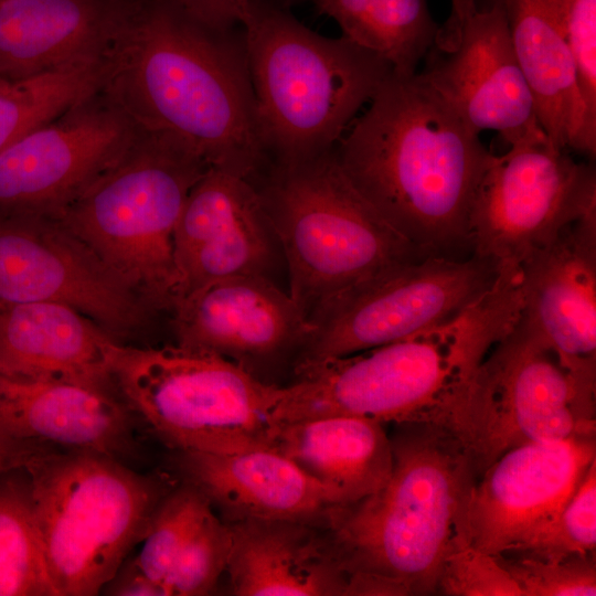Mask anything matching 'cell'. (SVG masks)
<instances>
[{
  "label": "cell",
  "mask_w": 596,
  "mask_h": 596,
  "mask_svg": "<svg viewBox=\"0 0 596 596\" xmlns=\"http://www.w3.org/2000/svg\"><path fill=\"white\" fill-rule=\"evenodd\" d=\"M102 68L99 89L141 131L248 180L268 164L242 25L214 31L135 0Z\"/></svg>",
  "instance_id": "obj_1"
},
{
  "label": "cell",
  "mask_w": 596,
  "mask_h": 596,
  "mask_svg": "<svg viewBox=\"0 0 596 596\" xmlns=\"http://www.w3.org/2000/svg\"><path fill=\"white\" fill-rule=\"evenodd\" d=\"M479 135L418 73H392L334 156L354 189L418 251L462 258L472 253V205L492 157Z\"/></svg>",
  "instance_id": "obj_2"
},
{
  "label": "cell",
  "mask_w": 596,
  "mask_h": 596,
  "mask_svg": "<svg viewBox=\"0 0 596 596\" xmlns=\"http://www.w3.org/2000/svg\"><path fill=\"white\" fill-rule=\"evenodd\" d=\"M514 270L455 318L402 340L342 358L298 365L283 387L277 426L324 416L440 424L489 351L520 319Z\"/></svg>",
  "instance_id": "obj_3"
},
{
  "label": "cell",
  "mask_w": 596,
  "mask_h": 596,
  "mask_svg": "<svg viewBox=\"0 0 596 596\" xmlns=\"http://www.w3.org/2000/svg\"><path fill=\"white\" fill-rule=\"evenodd\" d=\"M390 439L389 481L341 509L328 532L350 576L376 578L391 595L437 594L445 558L467 542L473 464L456 435L438 423L396 424Z\"/></svg>",
  "instance_id": "obj_4"
},
{
  "label": "cell",
  "mask_w": 596,
  "mask_h": 596,
  "mask_svg": "<svg viewBox=\"0 0 596 596\" xmlns=\"http://www.w3.org/2000/svg\"><path fill=\"white\" fill-rule=\"evenodd\" d=\"M242 26L269 161L333 150L393 73L376 53L343 35L316 33L276 0H247Z\"/></svg>",
  "instance_id": "obj_5"
},
{
  "label": "cell",
  "mask_w": 596,
  "mask_h": 596,
  "mask_svg": "<svg viewBox=\"0 0 596 596\" xmlns=\"http://www.w3.org/2000/svg\"><path fill=\"white\" fill-rule=\"evenodd\" d=\"M56 596H96L145 539L178 483L94 451L39 443L22 464Z\"/></svg>",
  "instance_id": "obj_6"
},
{
  "label": "cell",
  "mask_w": 596,
  "mask_h": 596,
  "mask_svg": "<svg viewBox=\"0 0 596 596\" xmlns=\"http://www.w3.org/2000/svg\"><path fill=\"white\" fill-rule=\"evenodd\" d=\"M257 189L289 272V295L310 319L327 300L376 273L424 255L354 189L334 149L269 161Z\"/></svg>",
  "instance_id": "obj_7"
},
{
  "label": "cell",
  "mask_w": 596,
  "mask_h": 596,
  "mask_svg": "<svg viewBox=\"0 0 596 596\" xmlns=\"http://www.w3.org/2000/svg\"><path fill=\"white\" fill-rule=\"evenodd\" d=\"M207 168L179 142L140 130L124 156L56 214L121 283L173 306L180 295L174 231Z\"/></svg>",
  "instance_id": "obj_8"
},
{
  "label": "cell",
  "mask_w": 596,
  "mask_h": 596,
  "mask_svg": "<svg viewBox=\"0 0 596 596\" xmlns=\"http://www.w3.org/2000/svg\"><path fill=\"white\" fill-rule=\"evenodd\" d=\"M114 377L125 403L175 451L270 448L283 387L222 355L181 345L120 347Z\"/></svg>",
  "instance_id": "obj_9"
},
{
  "label": "cell",
  "mask_w": 596,
  "mask_h": 596,
  "mask_svg": "<svg viewBox=\"0 0 596 596\" xmlns=\"http://www.w3.org/2000/svg\"><path fill=\"white\" fill-rule=\"evenodd\" d=\"M469 453L476 479L505 451L595 434V395L520 316L486 355L441 423Z\"/></svg>",
  "instance_id": "obj_10"
},
{
  "label": "cell",
  "mask_w": 596,
  "mask_h": 596,
  "mask_svg": "<svg viewBox=\"0 0 596 596\" xmlns=\"http://www.w3.org/2000/svg\"><path fill=\"white\" fill-rule=\"evenodd\" d=\"M501 267L476 254L427 255L389 265L312 313L298 365L358 353L444 323L489 291Z\"/></svg>",
  "instance_id": "obj_11"
},
{
  "label": "cell",
  "mask_w": 596,
  "mask_h": 596,
  "mask_svg": "<svg viewBox=\"0 0 596 596\" xmlns=\"http://www.w3.org/2000/svg\"><path fill=\"white\" fill-rule=\"evenodd\" d=\"M596 216V173L547 138L492 155L470 216L472 253L519 265L572 223Z\"/></svg>",
  "instance_id": "obj_12"
},
{
  "label": "cell",
  "mask_w": 596,
  "mask_h": 596,
  "mask_svg": "<svg viewBox=\"0 0 596 596\" xmlns=\"http://www.w3.org/2000/svg\"><path fill=\"white\" fill-rule=\"evenodd\" d=\"M425 60L421 77L478 134L496 130L510 146L547 138L494 0H451Z\"/></svg>",
  "instance_id": "obj_13"
},
{
  "label": "cell",
  "mask_w": 596,
  "mask_h": 596,
  "mask_svg": "<svg viewBox=\"0 0 596 596\" xmlns=\"http://www.w3.org/2000/svg\"><path fill=\"white\" fill-rule=\"evenodd\" d=\"M139 134L98 89L0 151V209L58 213Z\"/></svg>",
  "instance_id": "obj_14"
},
{
  "label": "cell",
  "mask_w": 596,
  "mask_h": 596,
  "mask_svg": "<svg viewBox=\"0 0 596 596\" xmlns=\"http://www.w3.org/2000/svg\"><path fill=\"white\" fill-rule=\"evenodd\" d=\"M594 460L595 434L505 451L471 487L468 544L492 556L518 550L556 519Z\"/></svg>",
  "instance_id": "obj_15"
},
{
  "label": "cell",
  "mask_w": 596,
  "mask_h": 596,
  "mask_svg": "<svg viewBox=\"0 0 596 596\" xmlns=\"http://www.w3.org/2000/svg\"><path fill=\"white\" fill-rule=\"evenodd\" d=\"M521 318L587 393L596 383V216L566 226L519 265Z\"/></svg>",
  "instance_id": "obj_16"
},
{
  "label": "cell",
  "mask_w": 596,
  "mask_h": 596,
  "mask_svg": "<svg viewBox=\"0 0 596 596\" xmlns=\"http://www.w3.org/2000/svg\"><path fill=\"white\" fill-rule=\"evenodd\" d=\"M56 302L125 329L137 308L121 283L87 247L38 225H0V305Z\"/></svg>",
  "instance_id": "obj_17"
},
{
  "label": "cell",
  "mask_w": 596,
  "mask_h": 596,
  "mask_svg": "<svg viewBox=\"0 0 596 596\" xmlns=\"http://www.w3.org/2000/svg\"><path fill=\"white\" fill-rule=\"evenodd\" d=\"M173 308L179 345L212 352L243 366L245 361L304 344L312 331L290 295L260 274L204 284L179 298Z\"/></svg>",
  "instance_id": "obj_18"
},
{
  "label": "cell",
  "mask_w": 596,
  "mask_h": 596,
  "mask_svg": "<svg viewBox=\"0 0 596 596\" xmlns=\"http://www.w3.org/2000/svg\"><path fill=\"white\" fill-rule=\"evenodd\" d=\"M173 462L182 481L200 490L228 522L287 520L328 530L343 509L326 488L272 448L175 451Z\"/></svg>",
  "instance_id": "obj_19"
},
{
  "label": "cell",
  "mask_w": 596,
  "mask_h": 596,
  "mask_svg": "<svg viewBox=\"0 0 596 596\" xmlns=\"http://www.w3.org/2000/svg\"><path fill=\"white\" fill-rule=\"evenodd\" d=\"M82 315L56 302L0 305V375L114 394L121 345Z\"/></svg>",
  "instance_id": "obj_20"
},
{
  "label": "cell",
  "mask_w": 596,
  "mask_h": 596,
  "mask_svg": "<svg viewBox=\"0 0 596 596\" xmlns=\"http://www.w3.org/2000/svg\"><path fill=\"white\" fill-rule=\"evenodd\" d=\"M134 415L113 393L0 375V432L20 440L123 461L137 450Z\"/></svg>",
  "instance_id": "obj_21"
},
{
  "label": "cell",
  "mask_w": 596,
  "mask_h": 596,
  "mask_svg": "<svg viewBox=\"0 0 596 596\" xmlns=\"http://www.w3.org/2000/svg\"><path fill=\"white\" fill-rule=\"evenodd\" d=\"M134 2L0 1V81L102 58Z\"/></svg>",
  "instance_id": "obj_22"
},
{
  "label": "cell",
  "mask_w": 596,
  "mask_h": 596,
  "mask_svg": "<svg viewBox=\"0 0 596 596\" xmlns=\"http://www.w3.org/2000/svg\"><path fill=\"white\" fill-rule=\"evenodd\" d=\"M227 523L233 545L225 572L233 595H349L351 576L327 529L287 520Z\"/></svg>",
  "instance_id": "obj_23"
},
{
  "label": "cell",
  "mask_w": 596,
  "mask_h": 596,
  "mask_svg": "<svg viewBox=\"0 0 596 596\" xmlns=\"http://www.w3.org/2000/svg\"><path fill=\"white\" fill-rule=\"evenodd\" d=\"M531 89L538 120L550 143L590 159L596 136L586 124L574 63L566 43L561 0H494Z\"/></svg>",
  "instance_id": "obj_24"
},
{
  "label": "cell",
  "mask_w": 596,
  "mask_h": 596,
  "mask_svg": "<svg viewBox=\"0 0 596 596\" xmlns=\"http://www.w3.org/2000/svg\"><path fill=\"white\" fill-rule=\"evenodd\" d=\"M272 449L291 460L347 508L377 492L393 469L383 424L324 416L279 425Z\"/></svg>",
  "instance_id": "obj_25"
},
{
  "label": "cell",
  "mask_w": 596,
  "mask_h": 596,
  "mask_svg": "<svg viewBox=\"0 0 596 596\" xmlns=\"http://www.w3.org/2000/svg\"><path fill=\"white\" fill-rule=\"evenodd\" d=\"M342 35L385 60L393 73L411 76L432 47L438 24L427 0H311Z\"/></svg>",
  "instance_id": "obj_26"
},
{
  "label": "cell",
  "mask_w": 596,
  "mask_h": 596,
  "mask_svg": "<svg viewBox=\"0 0 596 596\" xmlns=\"http://www.w3.org/2000/svg\"><path fill=\"white\" fill-rule=\"evenodd\" d=\"M267 217L252 181L209 167L190 190L175 226L178 270L199 248L226 241Z\"/></svg>",
  "instance_id": "obj_27"
},
{
  "label": "cell",
  "mask_w": 596,
  "mask_h": 596,
  "mask_svg": "<svg viewBox=\"0 0 596 596\" xmlns=\"http://www.w3.org/2000/svg\"><path fill=\"white\" fill-rule=\"evenodd\" d=\"M0 596H56L22 465L0 476Z\"/></svg>",
  "instance_id": "obj_28"
},
{
  "label": "cell",
  "mask_w": 596,
  "mask_h": 596,
  "mask_svg": "<svg viewBox=\"0 0 596 596\" xmlns=\"http://www.w3.org/2000/svg\"><path fill=\"white\" fill-rule=\"evenodd\" d=\"M102 58L14 81H0V151L36 126L97 92Z\"/></svg>",
  "instance_id": "obj_29"
},
{
  "label": "cell",
  "mask_w": 596,
  "mask_h": 596,
  "mask_svg": "<svg viewBox=\"0 0 596 596\" xmlns=\"http://www.w3.org/2000/svg\"><path fill=\"white\" fill-rule=\"evenodd\" d=\"M211 509L205 496L184 481L177 483L158 504L142 547L134 561L167 595H170L168 579L180 551Z\"/></svg>",
  "instance_id": "obj_30"
},
{
  "label": "cell",
  "mask_w": 596,
  "mask_h": 596,
  "mask_svg": "<svg viewBox=\"0 0 596 596\" xmlns=\"http://www.w3.org/2000/svg\"><path fill=\"white\" fill-rule=\"evenodd\" d=\"M233 545V533L209 510L198 523L173 565L168 579L170 595H209L226 571Z\"/></svg>",
  "instance_id": "obj_31"
},
{
  "label": "cell",
  "mask_w": 596,
  "mask_h": 596,
  "mask_svg": "<svg viewBox=\"0 0 596 596\" xmlns=\"http://www.w3.org/2000/svg\"><path fill=\"white\" fill-rule=\"evenodd\" d=\"M595 550L596 460L592 462L576 491L556 519L521 547L510 552H521L540 558L561 560L594 555Z\"/></svg>",
  "instance_id": "obj_32"
},
{
  "label": "cell",
  "mask_w": 596,
  "mask_h": 596,
  "mask_svg": "<svg viewBox=\"0 0 596 596\" xmlns=\"http://www.w3.org/2000/svg\"><path fill=\"white\" fill-rule=\"evenodd\" d=\"M496 557L517 582L523 596L596 595L595 554L547 560L507 552Z\"/></svg>",
  "instance_id": "obj_33"
},
{
  "label": "cell",
  "mask_w": 596,
  "mask_h": 596,
  "mask_svg": "<svg viewBox=\"0 0 596 596\" xmlns=\"http://www.w3.org/2000/svg\"><path fill=\"white\" fill-rule=\"evenodd\" d=\"M437 594L450 596H523L522 590L499 563L470 544L462 543L445 558Z\"/></svg>",
  "instance_id": "obj_34"
},
{
  "label": "cell",
  "mask_w": 596,
  "mask_h": 596,
  "mask_svg": "<svg viewBox=\"0 0 596 596\" xmlns=\"http://www.w3.org/2000/svg\"><path fill=\"white\" fill-rule=\"evenodd\" d=\"M561 11L586 124L596 136V0H561Z\"/></svg>",
  "instance_id": "obj_35"
},
{
  "label": "cell",
  "mask_w": 596,
  "mask_h": 596,
  "mask_svg": "<svg viewBox=\"0 0 596 596\" xmlns=\"http://www.w3.org/2000/svg\"><path fill=\"white\" fill-rule=\"evenodd\" d=\"M184 19L214 31L242 25L247 0H153Z\"/></svg>",
  "instance_id": "obj_36"
},
{
  "label": "cell",
  "mask_w": 596,
  "mask_h": 596,
  "mask_svg": "<svg viewBox=\"0 0 596 596\" xmlns=\"http://www.w3.org/2000/svg\"><path fill=\"white\" fill-rule=\"evenodd\" d=\"M102 593L119 596H167L164 589L148 578L134 558L126 560L115 576L104 586Z\"/></svg>",
  "instance_id": "obj_37"
},
{
  "label": "cell",
  "mask_w": 596,
  "mask_h": 596,
  "mask_svg": "<svg viewBox=\"0 0 596 596\" xmlns=\"http://www.w3.org/2000/svg\"><path fill=\"white\" fill-rule=\"evenodd\" d=\"M35 443L20 440L0 432V476L22 465Z\"/></svg>",
  "instance_id": "obj_38"
},
{
  "label": "cell",
  "mask_w": 596,
  "mask_h": 596,
  "mask_svg": "<svg viewBox=\"0 0 596 596\" xmlns=\"http://www.w3.org/2000/svg\"><path fill=\"white\" fill-rule=\"evenodd\" d=\"M278 1L280 4L291 9L292 7L295 6H298L307 0H276Z\"/></svg>",
  "instance_id": "obj_39"
},
{
  "label": "cell",
  "mask_w": 596,
  "mask_h": 596,
  "mask_svg": "<svg viewBox=\"0 0 596 596\" xmlns=\"http://www.w3.org/2000/svg\"><path fill=\"white\" fill-rule=\"evenodd\" d=\"M0 1H2V0H0Z\"/></svg>",
  "instance_id": "obj_40"
}]
</instances>
